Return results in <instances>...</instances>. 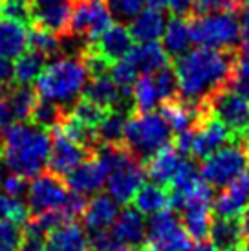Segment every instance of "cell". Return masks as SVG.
I'll return each mask as SVG.
<instances>
[{
	"label": "cell",
	"instance_id": "277c9868",
	"mask_svg": "<svg viewBox=\"0 0 249 251\" xmlns=\"http://www.w3.org/2000/svg\"><path fill=\"white\" fill-rule=\"evenodd\" d=\"M173 140V130L165 118L156 112L130 114L124 125L123 147L139 161H147Z\"/></svg>",
	"mask_w": 249,
	"mask_h": 251
},
{
	"label": "cell",
	"instance_id": "8d00e7d4",
	"mask_svg": "<svg viewBox=\"0 0 249 251\" xmlns=\"http://www.w3.org/2000/svg\"><path fill=\"white\" fill-rule=\"evenodd\" d=\"M106 112L108 110H104V108H101L99 105L92 103L88 99L79 98V101L72 106V110H70L68 114L72 118H75L79 123H83L84 126L96 130L97 126H99V123L103 121V118L106 116Z\"/></svg>",
	"mask_w": 249,
	"mask_h": 251
},
{
	"label": "cell",
	"instance_id": "f907efd6",
	"mask_svg": "<svg viewBox=\"0 0 249 251\" xmlns=\"http://www.w3.org/2000/svg\"><path fill=\"white\" fill-rule=\"evenodd\" d=\"M240 224H242V229L246 238H249V205L244 209V213L240 215Z\"/></svg>",
	"mask_w": 249,
	"mask_h": 251
},
{
	"label": "cell",
	"instance_id": "836d02e7",
	"mask_svg": "<svg viewBox=\"0 0 249 251\" xmlns=\"http://www.w3.org/2000/svg\"><path fill=\"white\" fill-rule=\"evenodd\" d=\"M28 48L42 53L46 59H48V57H53L62 51L61 35L51 33L48 29L31 26V29H28Z\"/></svg>",
	"mask_w": 249,
	"mask_h": 251
},
{
	"label": "cell",
	"instance_id": "4fadbf2b",
	"mask_svg": "<svg viewBox=\"0 0 249 251\" xmlns=\"http://www.w3.org/2000/svg\"><path fill=\"white\" fill-rule=\"evenodd\" d=\"M94 156V151L68 140L59 128H51V149H50L48 167L50 173L57 176H66L77 165Z\"/></svg>",
	"mask_w": 249,
	"mask_h": 251
},
{
	"label": "cell",
	"instance_id": "7bdbcfd3",
	"mask_svg": "<svg viewBox=\"0 0 249 251\" xmlns=\"http://www.w3.org/2000/svg\"><path fill=\"white\" fill-rule=\"evenodd\" d=\"M28 178L17 175V173H11L7 171L6 175L0 178V189L4 195L15 196V198H21L26 191H28Z\"/></svg>",
	"mask_w": 249,
	"mask_h": 251
},
{
	"label": "cell",
	"instance_id": "db71d44e",
	"mask_svg": "<svg viewBox=\"0 0 249 251\" xmlns=\"http://www.w3.org/2000/svg\"><path fill=\"white\" fill-rule=\"evenodd\" d=\"M244 147H246V151H248V156H249V132L244 136V140H242Z\"/></svg>",
	"mask_w": 249,
	"mask_h": 251
},
{
	"label": "cell",
	"instance_id": "b9f144b4",
	"mask_svg": "<svg viewBox=\"0 0 249 251\" xmlns=\"http://www.w3.org/2000/svg\"><path fill=\"white\" fill-rule=\"evenodd\" d=\"M22 226L21 224L9 222V220H0V246L4 248H11V250H19L22 244Z\"/></svg>",
	"mask_w": 249,
	"mask_h": 251
},
{
	"label": "cell",
	"instance_id": "7c38bea8",
	"mask_svg": "<svg viewBox=\"0 0 249 251\" xmlns=\"http://www.w3.org/2000/svg\"><path fill=\"white\" fill-rule=\"evenodd\" d=\"M29 19L37 28L66 35L75 0H28Z\"/></svg>",
	"mask_w": 249,
	"mask_h": 251
},
{
	"label": "cell",
	"instance_id": "6f0895ef",
	"mask_svg": "<svg viewBox=\"0 0 249 251\" xmlns=\"http://www.w3.org/2000/svg\"><path fill=\"white\" fill-rule=\"evenodd\" d=\"M0 251H19V250H11V248H4V246H0Z\"/></svg>",
	"mask_w": 249,
	"mask_h": 251
},
{
	"label": "cell",
	"instance_id": "e0dca14e",
	"mask_svg": "<svg viewBox=\"0 0 249 251\" xmlns=\"http://www.w3.org/2000/svg\"><path fill=\"white\" fill-rule=\"evenodd\" d=\"M81 98L96 103L104 110H112V108H128V110H132V106H134L132 105V96H126L119 90L114 84V81L108 77V74L90 77Z\"/></svg>",
	"mask_w": 249,
	"mask_h": 251
},
{
	"label": "cell",
	"instance_id": "7dc6e473",
	"mask_svg": "<svg viewBox=\"0 0 249 251\" xmlns=\"http://www.w3.org/2000/svg\"><path fill=\"white\" fill-rule=\"evenodd\" d=\"M13 83V63L11 59L0 55V90H9Z\"/></svg>",
	"mask_w": 249,
	"mask_h": 251
},
{
	"label": "cell",
	"instance_id": "c3c4849f",
	"mask_svg": "<svg viewBox=\"0 0 249 251\" xmlns=\"http://www.w3.org/2000/svg\"><path fill=\"white\" fill-rule=\"evenodd\" d=\"M13 123H17V121H15L13 110H11L6 94H4V96H0V134L4 132L7 126L13 125Z\"/></svg>",
	"mask_w": 249,
	"mask_h": 251
},
{
	"label": "cell",
	"instance_id": "f35d334b",
	"mask_svg": "<svg viewBox=\"0 0 249 251\" xmlns=\"http://www.w3.org/2000/svg\"><path fill=\"white\" fill-rule=\"evenodd\" d=\"M28 218L29 209L21 198H15V196L0 193V220H9V222L24 226V222Z\"/></svg>",
	"mask_w": 249,
	"mask_h": 251
},
{
	"label": "cell",
	"instance_id": "4316f807",
	"mask_svg": "<svg viewBox=\"0 0 249 251\" xmlns=\"http://www.w3.org/2000/svg\"><path fill=\"white\" fill-rule=\"evenodd\" d=\"M163 50L167 51L169 59H178L183 53L189 51V46L193 42V37H191V24L187 19H181V17H173L167 21L165 31H163Z\"/></svg>",
	"mask_w": 249,
	"mask_h": 251
},
{
	"label": "cell",
	"instance_id": "2e32d148",
	"mask_svg": "<svg viewBox=\"0 0 249 251\" xmlns=\"http://www.w3.org/2000/svg\"><path fill=\"white\" fill-rule=\"evenodd\" d=\"M106 169L101 163V160L96 154L83 161L81 165H77L74 171H70L68 175L64 176V181L68 189H72V193L77 195H97L101 189L104 187L106 181Z\"/></svg>",
	"mask_w": 249,
	"mask_h": 251
},
{
	"label": "cell",
	"instance_id": "9a60e30c",
	"mask_svg": "<svg viewBox=\"0 0 249 251\" xmlns=\"http://www.w3.org/2000/svg\"><path fill=\"white\" fill-rule=\"evenodd\" d=\"M132 46H134V39L130 35V29L126 28L123 22H116V24H110L86 48H90L97 55L103 57L104 61L114 64L116 61L128 55Z\"/></svg>",
	"mask_w": 249,
	"mask_h": 251
},
{
	"label": "cell",
	"instance_id": "e575fe53",
	"mask_svg": "<svg viewBox=\"0 0 249 251\" xmlns=\"http://www.w3.org/2000/svg\"><path fill=\"white\" fill-rule=\"evenodd\" d=\"M64 116H66V112L62 110L61 106H57L55 103H51V101H46V99L39 98L29 121H31L33 125L44 128V130H48V128L51 130V128H55V126L61 123Z\"/></svg>",
	"mask_w": 249,
	"mask_h": 251
},
{
	"label": "cell",
	"instance_id": "94428289",
	"mask_svg": "<svg viewBox=\"0 0 249 251\" xmlns=\"http://www.w3.org/2000/svg\"><path fill=\"white\" fill-rule=\"evenodd\" d=\"M0 96H4V94H2V92H0Z\"/></svg>",
	"mask_w": 249,
	"mask_h": 251
},
{
	"label": "cell",
	"instance_id": "d6a6232c",
	"mask_svg": "<svg viewBox=\"0 0 249 251\" xmlns=\"http://www.w3.org/2000/svg\"><path fill=\"white\" fill-rule=\"evenodd\" d=\"M161 98L158 94L156 83L152 75L138 77L136 84L132 86V105L138 112H154L156 106H159Z\"/></svg>",
	"mask_w": 249,
	"mask_h": 251
},
{
	"label": "cell",
	"instance_id": "603a6c76",
	"mask_svg": "<svg viewBox=\"0 0 249 251\" xmlns=\"http://www.w3.org/2000/svg\"><path fill=\"white\" fill-rule=\"evenodd\" d=\"M119 215V203L110 195H96L92 200H88L83 213V224L86 229L94 231H106L112 227Z\"/></svg>",
	"mask_w": 249,
	"mask_h": 251
},
{
	"label": "cell",
	"instance_id": "60d3db41",
	"mask_svg": "<svg viewBox=\"0 0 249 251\" xmlns=\"http://www.w3.org/2000/svg\"><path fill=\"white\" fill-rule=\"evenodd\" d=\"M112 17L119 22H130L143 9L145 0H106L104 2Z\"/></svg>",
	"mask_w": 249,
	"mask_h": 251
},
{
	"label": "cell",
	"instance_id": "4dcf8cb0",
	"mask_svg": "<svg viewBox=\"0 0 249 251\" xmlns=\"http://www.w3.org/2000/svg\"><path fill=\"white\" fill-rule=\"evenodd\" d=\"M46 66V57L35 51V50H26L21 57H17L13 64V81L21 86H29L37 81L42 70Z\"/></svg>",
	"mask_w": 249,
	"mask_h": 251
},
{
	"label": "cell",
	"instance_id": "74e56055",
	"mask_svg": "<svg viewBox=\"0 0 249 251\" xmlns=\"http://www.w3.org/2000/svg\"><path fill=\"white\" fill-rule=\"evenodd\" d=\"M225 88L249 101V57H236Z\"/></svg>",
	"mask_w": 249,
	"mask_h": 251
},
{
	"label": "cell",
	"instance_id": "d4e9b609",
	"mask_svg": "<svg viewBox=\"0 0 249 251\" xmlns=\"http://www.w3.org/2000/svg\"><path fill=\"white\" fill-rule=\"evenodd\" d=\"M167 26V19L163 9L158 7H143L130 21V35L138 42H156L161 39Z\"/></svg>",
	"mask_w": 249,
	"mask_h": 251
},
{
	"label": "cell",
	"instance_id": "816d5d0a",
	"mask_svg": "<svg viewBox=\"0 0 249 251\" xmlns=\"http://www.w3.org/2000/svg\"><path fill=\"white\" fill-rule=\"evenodd\" d=\"M150 7H158V9H163L167 6V0H145Z\"/></svg>",
	"mask_w": 249,
	"mask_h": 251
},
{
	"label": "cell",
	"instance_id": "d6986e66",
	"mask_svg": "<svg viewBox=\"0 0 249 251\" xmlns=\"http://www.w3.org/2000/svg\"><path fill=\"white\" fill-rule=\"evenodd\" d=\"M108 231L119 244L128 248H141L147 237V222L134 205H128L119 213Z\"/></svg>",
	"mask_w": 249,
	"mask_h": 251
},
{
	"label": "cell",
	"instance_id": "5b68a950",
	"mask_svg": "<svg viewBox=\"0 0 249 251\" xmlns=\"http://www.w3.org/2000/svg\"><path fill=\"white\" fill-rule=\"evenodd\" d=\"M189 24L193 42L201 48L235 51L240 44V19L236 17V11L194 15Z\"/></svg>",
	"mask_w": 249,
	"mask_h": 251
},
{
	"label": "cell",
	"instance_id": "3957f363",
	"mask_svg": "<svg viewBox=\"0 0 249 251\" xmlns=\"http://www.w3.org/2000/svg\"><path fill=\"white\" fill-rule=\"evenodd\" d=\"M90 79V72L81 55H68L55 59L44 66L37 81V96L51 101L68 114L75 105Z\"/></svg>",
	"mask_w": 249,
	"mask_h": 251
},
{
	"label": "cell",
	"instance_id": "f546056e",
	"mask_svg": "<svg viewBox=\"0 0 249 251\" xmlns=\"http://www.w3.org/2000/svg\"><path fill=\"white\" fill-rule=\"evenodd\" d=\"M130 205H134L141 215H156L169 207V191L156 183H143L136 193Z\"/></svg>",
	"mask_w": 249,
	"mask_h": 251
},
{
	"label": "cell",
	"instance_id": "7402d4cb",
	"mask_svg": "<svg viewBox=\"0 0 249 251\" xmlns=\"http://www.w3.org/2000/svg\"><path fill=\"white\" fill-rule=\"evenodd\" d=\"M181 163H183V156L180 154V151L174 145L163 147L161 151L154 154L150 160L145 163L147 176L152 180V183L167 187L171 185L173 178L176 176V173L180 171Z\"/></svg>",
	"mask_w": 249,
	"mask_h": 251
},
{
	"label": "cell",
	"instance_id": "44dd1931",
	"mask_svg": "<svg viewBox=\"0 0 249 251\" xmlns=\"http://www.w3.org/2000/svg\"><path fill=\"white\" fill-rule=\"evenodd\" d=\"M161 116L169 123L173 134H181L185 130H191L200 123V119L205 116L203 106H196L187 103L180 98H174L171 101H165L161 106Z\"/></svg>",
	"mask_w": 249,
	"mask_h": 251
},
{
	"label": "cell",
	"instance_id": "ac0fdd59",
	"mask_svg": "<svg viewBox=\"0 0 249 251\" xmlns=\"http://www.w3.org/2000/svg\"><path fill=\"white\" fill-rule=\"evenodd\" d=\"M44 251H90V237L77 220H64L48 233Z\"/></svg>",
	"mask_w": 249,
	"mask_h": 251
},
{
	"label": "cell",
	"instance_id": "7a4b0ae2",
	"mask_svg": "<svg viewBox=\"0 0 249 251\" xmlns=\"http://www.w3.org/2000/svg\"><path fill=\"white\" fill-rule=\"evenodd\" d=\"M4 141V161L7 171L24 178L41 175L48 165L51 134L33 123H13L0 134Z\"/></svg>",
	"mask_w": 249,
	"mask_h": 251
},
{
	"label": "cell",
	"instance_id": "484cf974",
	"mask_svg": "<svg viewBox=\"0 0 249 251\" xmlns=\"http://www.w3.org/2000/svg\"><path fill=\"white\" fill-rule=\"evenodd\" d=\"M126 59L130 61L136 70L143 75H154L161 68L169 66V55L161 44L156 42H139L138 46H132Z\"/></svg>",
	"mask_w": 249,
	"mask_h": 251
},
{
	"label": "cell",
	"instance_id": "ee69618b",
	"mask_svg": "<svg viewBox=\"0 0 249 251\" xmlns=\"http://www.w3.org/2000/svg\"><path fill=\"white\" fill-rule=\"evenodd\" d=\"M2 17L6 19H11V21H17L21 24H29L31 19H29V6L28 0H6L2 4Z\"/></svg>",
	"mask_w": 249,
	"mask_h": 251
},
{
	"label": "cell",
	"instance_id": "ffe728a7",
	"mask_svg": "<svg viewBox=\"0 0 249 251\" xmlns=\"http://www.w3.org/2000/svg\"><path fill=\"white\" fill-rule=\"evenodd\" d=\"M181 226L189 238L196 244L207 242L209 231H211V220H213V209L211 202L201 200H191L180 209Z\"/></svg>",
	"mask_w": 249,
	"mask_h": 251
},
{
	"label": "cell",
	"instance_id": "83f0119b",
	"mask_svg": "<svg viewBox=\"0 0 249 251\" xmlns=\"http://www.w3.org/2000/svg\"><path fill=\"white\" fill-rule=\"evenodd\" d=\"M28 50V29L11 19H0V55L17 59Z\"/></svg>",
	"mask_w": 249,
	"mask_h": 251
},
{
	"label": "cell",
	"instance_id": "30bf717a",
	"mask_svg": "<svg viewBox=\"0 0 249 251\" xmlns=\"http://www.w3.org/2000/svg\"><path fill=\"white\" fill-rule=\"evenodd\" d=\"M112 24V15L103 0H75L68 33L88 44Z\"/></svg>",
	"mask_w": 249,
	"mask_h": 251
},
{
	"label": "cell",
	"instance_id": "5bb4252c",
	"mask_svg": "<svg viewBox=\"0 0 249 251\" xmlns=\"http://www.w3.org/2000/svg\"><path fill=\"white\" fill-rule=\"evenodd\" d=\"M249 205V169L233 180L213 198L211 209L215 216L224 218H240L244 209Z\"/></svg>",
	"mask_w": 249,
	"mask_h": 251
},
{
	"label": "cell",
	"instance_id": "680465c9",
	"mask_svg": "<svg viewBox=\"0 0 249 251\" xmlns=\"http://www.w3.org/2000/svg\"><path fill=\"white\" fill-rule=\"evenodd\" d=\"M238 4L242 6V4H246V6H249V0H238Z\"/></svg>",
	"mask_w": 249,
	"mask_h": 251
},
{
	"label": "cell",
	"instance_id": "8992f818",
	"mask_svg": "<svg viewBox=\"0 0 249 251\" xmlns=\"http://www.w3.org/2000/svg\"><path fill=\"white\" fill-rule=\"evenodd\" d=\"M201 180L213 189H224L249 169V156L244 143H229L203 158L200 167Z\"/></svg>",
	"mask_w": 249,
	"mask_h": 251
},
{
	"label": "cell",
	"instance_id": "1f68e13d",
	"mask_svg": "<svg viewBox=\"0 0 249 251\" xmlns=\"http://www.w3.org/2000/svg\"><path fill=\"white\" fill-rule=\"evenodd\" d=\"M7 103L11 106L15 116V121L17 123H28L31 119V114H33V108L37 105V92L29 86H17V88H9L6 94Z\"/></svg>",
	"mask_w": 249,
	"mask_h": 251
},
{
	"label": "cell",
	"instance_id": "d590c367",
	"mask_svg": "<svg viewBox=\"0 0 249 251\" xmlns=\"http://www.w3.org/2000/svg\"><path fill=\"white\" fill-rule=\"evenodd\" d=\"M138 74L139 72L136 70V66L126 57L116 61L110 66V70H108V77L114 81V84L118 86L119 90L126 94V96H132V86L138 81Z\"/></svg>",
	"mask_w": 249,
	"mask_h": 251
},
{
	"label": "cell",
	"instance_id": "bcb514c9",
	"mask_svg": "<svg viewBox=\"0 0 249 251\" xmlns=\"http://www.w3.org/2000/svg\"><path fill=\"white\" fill-rule=\"evenodd\" d=\"M167 7L173 17L187 19L191 13H194V0H167Z\"/></svg>",
	"mask_w": 249,
	"mask_h": 251
},
{
	"label": "cell",
	"instance_id": "8fae6325",
	"mask_svg": "<svg viewBox=\"0 0 249 251\" xmlns=\"http://www.w3.org/2000/svg\"><path fill=\"white\" fill-rule=\"evenodd\" d=\"M235 141H238L235 134L231 132L224 123H220L218 119L209 116L205 112V116L200 119V123L193 128L189 156L203 160V158H207L209 154L222 149L224 145L235 143Z\"/></svg>",
	"mask_w": 249,
	"mask_h": 251
},
{
	"label": "cell",
	"instance_id": "681fc988",
	"mask_svg": "<svg viewBox=\"0 0 249 251\" xmlns=\"http://www.w3.org/2000/svg\"><path fill=\"white\" fill-rule=\"evenodd\" d=\"M240 48L244 57H249V6L244 9L240 17Z\"/></svg>",
	"mask_w": 249,
	"mask_h": 251
},
{
	"label": "cell",
	"instance_id": "6da1fadb",
	"mask_svg": "<svg viewBox=\"0 0 249 251\" xmlns=\"http://www.w3.org/2000/svg\"><path fill=\"white\" fill-rule=\"evenodd\" d=\"M235 61V51L201 46L174 59L178 98L191 105L203 106L215 92L227 84Z\"/></svg>",
	"mask_w": 249,
	"mask_h": 251
},
{
	"label": "cell",
	"instance_id": "9f6ffc18",
	"mask_svg": "<svg viewBox=\"0 0 249 251\" xmlns=\"http://www.w3.org/2000/svg\"><path fill=\"white\" fill-rule=\"evenodd\" d=\"M240 251H249V238H246V240H244L242 250H240Z\"/></svg>",
	"mask_w": 249,
	"mask_h": 251
},
{
	"label": "cell",
	"instance_id": "ab89813d",
	"mask_svg": "<svg viewBox=\"0 0 249 251\" xmlns=\"http://www.w3.org/2000/svg\"><path fill=\"white\" fill-rule=\"evenodd\" d=\"M152 77H154V83H156V88H158L159 98H161V105L165 101L178 98V81H176V74H174V70L171 66L161 68Z\"/></svg>",
	"mask_w": 249,
	"mask_h": 251
},
{
	"label": "cell",
	"instance_id": "ba28073f",
	"mask_svg": "<svg viewBox=\"0 0 249 251\" xmlns=\"http://www.w3.org/2000/svg\"><path fill=\"white\" fill-rule=\"evenodd\" d=\"M209 116L216 118L242 141L249 132V101L229 88H220L203 103Z\"/></svg>",
	"mask_w": 249,
	"mask_h": 251
},
{
	"label": "cell",
	"instance_id": "f5cc1de1",
	"mask_svg": "<svg viewBox=\"0 0 249 251\" xmlns=\"http://www.w3.org/2000/svg\"><path fill=\"white\" fill-rule=\"evenodd\" d=\"M193 251H216L213 248V244H207V242H203V244H198L196 248H193Z\"/></svg>",
	"mask_w": 249,
	"mask_h": 251
},
{
	"label": "cell",
	"instance_id": "f1b7e54d",
	"mask_svg": "<svg viewBox=\"0 0 249 251\" xmlns=\"http://www.w3.org/2000/svg\"><path fill=\"white\" fill-rule=\"evenodd\" d=\"M132 114L128 108H112L96 128L97 145H123L124 125Z\"/></svg>",
	"mask_w": 249,
	"mask_h": 251
},
{
	"label": "cell",
	"instance_id": "f6af8a7d",
	"mask_svg": "<svg viewBox=\"0 0 249 251\" xmlns=\"http://www.w3.org/2000/svg\"><path fill=\"white\" fill-rule=\"evenodd\" d=\"M238 0H194V15H207L215 11H236Z\"/></svg>",
	"mask_w": 249,
	"mask_h": 251
},
{
	"label": "cell",
	"instance_id": "52a82bcc",
	"mask_svg": "<svg viewBox=\"0 0 249 251\" xmlns=\"http://www.w3.org/2000/svg\"><path fill=\"white\" fill-rule=\"evenodd\" d=\"M143 251H191L193 240L185 233L176 211L163 209L152 215L147 226Z\"/></svg>",
	"mask_w": 249,
	"mask_h": 251
},
{
	"label": "cell",
	"instance_id": "11a10c76",
	"mask_svg": "<svg viewBox=\"0 0 249 251\" xmlns=\"http://www.w3.org/2000/svg\"><path fill=\"white\" fill-rule=\"evenodd\" d=\"M4 160V141H2V136H0V161Z\"/></svg>",
	"mask_w": 249,
	"mask_h": 251
},
{
	"label": "cell",
	"instance_id": "91938a15",
	"mask_svg": "<svg viewBox=\"0 0 249 251\" xmlns=\"http://www.w3.org/2000/svg\"><path fill=\"white\" fill-rule=\"evenodd\" d=\"M0 13H2V0H0Z\"/></svg>",
	"mask_w": 249,
	"mask_h": 251
},
{
	"label": "cell",
	"instance_id": "cb8c5ba5",
	"mask_svg": "<svg viewBox=\"0 0 249 251\" xmlns=\"http://www.w3.org/2000/svg\"><path fill=\"white\" fill-rule=\"evenodd\" d=\"M209 238L216 251H240L246 240L240 218L213 216Z\"/></svg>",
	"mask_w": 249,
	"mask_h": 251
},
{
	"label": "cell",
	"instance_id": "9c48e42d",
	"mask_svg": "<svg viewBox=\"0 0 249 251\" xmlns=\"http://www.w3.org/2000/svg\"><path fill=\"white\" fill-rule=\"evenodd\" d=\"M28 209L29 215H39L46 211H59L68 200V185L62 176L53 173H41L28 183Z\"/></svg>",
	"mask_w": 249,
	"mask_h": 251
}]
</instances>
